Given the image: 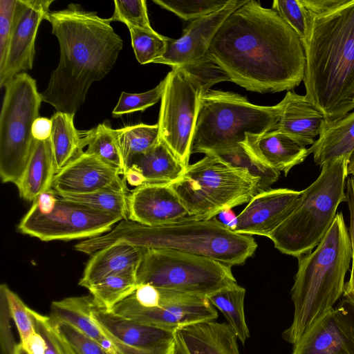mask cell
Listing matches in <instances>:
<instances>
[{"mask_svg": "<svg viewBox=\"0 0 354 354\" xmlns=\"http://www.w3.org/2000/svg\"><path fill=\"white\" fill-rule=\"evenodd\" d=\"M207 55L248 91H291L304 80L306 57L292 28L272 8L247 1L216 32Z\"/></svg>", "mask_w": 354, "mask_h": 354, "instance_id": "cell-1", "label": "cell"}, {"mask_svg": "<svg viewBox=\"0 0 354 354\" xmlns=\"http://www.w3.org/2000/svg\"><path fill=\"white\" fill-rule=\"evenodd\" d=\"M47 21L58 39L60 53L58 66L41 93L42 100L56 112L75 115L91 85L115 65L123 41L109 19L79 4L70 3L65 9L50 12Z\"/></svg>", "mask_w": 354, "mask_h": 354, "instance_id": "cell-2", "label": "cell"}, {"mask_svg": "<svg viewBox=\"0 0 354 354\" xmlns=\"http://www.w3.org/2000/svg\"><path fill=\"white\" fill-rule=\"evenodd\" d=\"M302 45L306 97L326 123L344 117L354 109V0L313 17Z\"/></svg>", "mask_w": 354, "mask_h": 354, "instance_id": "cell-3", "label": "cell"}, {"mask_svg": "<svg viewBox=\"0 0 354 354\" xmlns=\"http://www.w3.org/2000/svg\"><path fill=\"white\" fill-rule=\"evenodd\" d=\"M117 241L143 248H165L208 257L230 266L243 264L257 248L250 235L231 230L215 217L186 218L160 226L122 220L110 232L80 241L76 250L91 255Z\"/></svg>", "mask_w": 354, "mask_h": 354, "instance_id": "cell-4", "label": "cell"}, {"mask_svg": "<svg viewBox=\"0 0 354 354\" xmlns=\"http://www.w3.org/2000/svg\"><path fill=\"white\" fill-rule=\"evenodd\" d=\"M291 288L294 315L283 338L292 345L320 320L343 295L352 259L350 236L342 212L313 252L299 257Z\"/></svg>", "mask_w": 354, "mask_h": 354, "instance_id": "cell-5", "label": "cell"}, {"mask_svg": "<svg viewBox=\"0 0 354 354\" xmlns=\"http://www.w3.org/2000/svg\"><path fill=\"white\" fill-rule=\"evenodd\" d=\"M348 160L344 158L324 164L317 178L302 190L283 222L268 238L281 253L298 258L316 248L324 237L342 202L348 177Z\"/></svg>", "mask_w": 354, "mask_h": 354, "instance_id": "cell-6", "label": "cell"}, {"mask_svg": "<svg viewBox=\"0 0 354 354\" xmlns=\"http://www.w3.org/2000/svg\"><path fill=\"white\" fill-rule=\"evenodd\" d=\"M280 113L279 103L257 105L238 93L210 89L201 99L192 153L235 148L248 133L261 136L274 130Z\"/></svg>", "mask_w": 354, "mask_h": 354, "instance_id": "cell-7", "label": "cell"}, {"mask_svg": "<svg viewBox=\"0 0 354 354\" xmlns=\"http://www.w3.org/2000/svg\"><path fill=\"white\" fill-rule=\"evenodd\" d=\"M169 184L187 209L189 218L206 220L248 203L258 193L259 179L246 169L206 154L189 165L182 176Z\"/></svg>", "mask_w": 354, "mask_h": 354, "instance_id": "cell-8", "label": "cell"}, {"mask_svg": "<svg viewBox=\"0 0 354 354\" xmlns=\"http://www.w3.org/2000/svg\"><path fill=\"white\" fill-rule=\"evenodd\" d=\"M230 266L214 259L165 248H145L138 285L207 297L236 283Z\"/></svg>", "mask_w": 354, "mask_h": 354, "instance_id": "cell-9", "label": "cell"}, {"mask_svg": "<svg viewBox=\"0 0 354 354\" xmlns=\"http://www.w3.org/2000/svg\"><path fill=\"white\" fill-rule=\"evenodd\" d=\"M4 87L0 114V177L3 183L16 185L34 146L32 128L43 100L35 80L25 72Z\"/></svg>", "mask_w": 354, "mask_h": 354, "instance_id": "cell-10", "label": "cell"}, {"mask_svg": "<svg viewBox=\"0 0 354 354\" xmlns=\"http://www.w3.org/2000/svg\"><path fill=\"white\" fill-rule=\"evenodd\" d=\"M165 80L158 122L160 138L186 168L204 93L199 84L180 66L172 68Z\"/></svg>", "mask_w": 354, "mask_h": 354, "instance_id": "cell-11", "label": "cell"}, {"mask_svg": "<svg viewBox=\"0 0 354 354\" xmlns=\"http://www.w3.org/2000/svg\"><path fill=\"white\" fill-rule=\"evenodd\" d=\"M122 218L58 196L48 213L32 203L19 222L22 234L43 241L91 239L110 232Z\"/></svg>", "mask_w": 354, "mask_h": 354, "instance_id": "cell-12", "label": "cell"}, {"mask_svg": "<svg viewBox=\"0 0 354 354\" xmlns=\"http://www.w3.org/2000/svg\"><path fill=\"white\" fill-rule=\"evenodd\" d=\"M160 289V301L155 307L140 308L117 304L110 310L138 323L174 331L218 318L216 310L207 297Z\"/></svg>", "mask_w": 354, "mask_h": 354, "instance_id": "cell-13", "label": "cell"}, {"mask_svg": "<svg viewBox=\"0 0 354 354\" xmlns=\"http://www.w3.org/2000/svg\"><path fill=\"white\" fill-rule=\"evenodd\" d=\"M91 314L118 354H176L175 331L138 323L98 306Z\"/></svg>", "mask_w": 354, "mask_h": 354, "instance_id": "cell-14", "label": "cell"}, {"mask_svg": "<svg viewBox=\"0 0 354 354\" xmlns=\"http://www.w3.org/2000/svg\"><path fill=\"white\" fill-rule=\"evenodd\" d=\"M53 0H17L5 60L0 66V86L32 68L35 43L42 20H48Z\"/></svg>", "mask_w": 354, "mask_h": 354, "instance_id": "cell-15", "label": "cell"}, {"mask_svg": "<svg viewBox=\"0 0 354 354\" xmlns=\"http://www.w3.org/2000/svg\"><path fill=\"white\" fill-rule=\"evenodd\" d=\"M120 171L85 151L57 172L53 190L59 196L89 194L104 189L128 191Z\"/></svg>", "mask_w": 354, "mask_h": 354, "instance_id": "cell-16", "label": "cell"}, {"mask_svg": "<svg viewBox=\"0 0 354 354\" xmlns=\"http://www.w3.org/2000/svg\"><path fill=\"white\" fill-rule=\"evenodd\" d=\"M246 1L230 0L221 10L192 21L180 38L174 39L167 37L165 53L153 63L174 68L204 57L207 54L210 44L223 22Z\"/></svg>", "mask_w": 354, "mask_h": 354, "instance_id": "cell-17", "label": "cell"}, {"mask_svg": "<svg viewBox=\"0 0 354 354\" xmlns=\"http://www.w3.org/2000/svg\"><path fill=\"white\" fill-rule=\"evenodd\" d=\"M302 191L268 189L257 193L239 215L234 232L268 237L295 208Z\"/></svg>", "mask_w": 354, "mask_h": 354, "instance_id": "cell-18", "label": "cell"}, {"mask_svg": "<svg viewBox=\"0 0 354 354\" xmlns=\"http://www.w3.org/2000/svg\"><path fill=\"white\" fill-rule=\"evenodd\" d=\"M189 217V213L169 183H145L129 195V218L148 226L173 223Z\"/></svg>", "mask_w": 354, "mask_h": 354, "instance_id": "cell-19", "label": "cell"}, {"mask_svg": "<svg viewBox=\"0 0 354 354\" xmlns=\"http://www.w3.org/2000/svg\"><path fill=\"white\" fill-rule=\"evenodd\" d=\"M237 337L227 323L203 322L176 330V354H241Z\"/></svg>", "mask_w": 354, "mask_h": 354, "instance_id": "cell-20", "label": "cell"}, {"mask_svg": "<svg viewBox=\"0 0 354 354\" xmlns=\"http://www.w3.org/2000/svg\"><path fill=\"white\" fill-rule=\"evenodd\" d=\"M241 144L261 163L285 176L310 154L306 146L277 130L261 136L248 133Z\"/></svg>", "mask_w": 354, "mask_h": 354, "instance_id": "cell-21", "label": "cell"}, {"mask_svg": "<svg viewBox=\"0 0 354 354\" xmlns=\"http://www.w3.org/2000/svg\"><path fill=\"white\" fill-rule=\"evenodd\" d=\"M281 113L274 130L282 132L300 144L313 145L326 122L325 117L304 95L287 91L279 102Z\"/></svg>", "mask_w": 354, "mask_h": 354, "instance_id": "cell-22", "label": "cell"}, {"mask_svg": "<svg viewBox=\"0 0 354 354\" xmlns=\"http://www.w3.org/2000/svg\"><path fill=\"white\" fill-rule=\"evenodd\" d=\"M145 248L124 241H115L91 254L79 285L88 288L115 274H136Z\"/></svg>", "mask_w": 354, "mask_h": 354, "instance_id": "cell-23", "label": "cell"}, {"mask_svg": "<svg viewBox=\"0 0 354 354\" xmlns=\"http://www.w3.org/2000/svg\"><path fill=\"white\" fill-rule=\"evenodd\" d=\"M291 354H354V338L333 308L293 345Z\"/></svg>", "mask_w": 354, "mask_h": 354, "instance_id": "cell-24", "label": "cell"}, {"mask_svg": "<svg viewBox=\"0 0 354 354\" xmlns=\"http://www.w3.org/2000/svg\"><path fill=\"white\" fill-rule=\"evenodd\" d=\"M56 174L50 138L35 140L24 171L15 185L20 197L33 202L40 194L53 189Z\"/></svg>", "mask_w": 354, "mask_h": 354, "instance_id": "cell-25", "label": "cell"}, {"mask_svg": "<svg viewBox=\"0 0 354 354\" xmlns=\"http://www.w3.org/2000/svg\"><path fill=\"white\" fill-rule=\"evenodd\" d=\"M308 151L313 154L315 165L320 167L340 158L348 160L354 151V111L338 120L325 122Z\"/></svg>", "mask_w": 354, "mask_h": 354, "instance_id": "cell-26", "label": "cell"}, {"mask_svg": "<svg viewBox=\"0 0 354 354\" xmlns=\"http://www.w3.org/2000/svg\"><path fill=\"white\" fill-rule=\"evenodd\" d=\"M128 168L139 173L143 184L171 183L186 169L161 140L149 150L132 157Z\"/></svg>", "mask_w": 354, "mask_h": 354, "instance_id": "cell-27", "label": "cell"}, {"mask_svg": "<svg viewBox=\"0 0 354 354\" xmlns=\"http://www.w3.org/2000/svg\"><path fill=\"white\" fill-rule=\"evenodd\" d=\"M91 295L53 301L50 317L73 325L100 344L109 354H118L111 342L93 320L91 314Z\"/></svg>", "mask_w": 354, "mask_h": 354, "instance_id": "cell-28", "label": "cell"}, {"mask_svg": "<svg viewBox=\"0 0 354 354\" xmlns=\"http://www.w3.org/2000/svg\"><path fill=\"white\" fill-rule=\"evenodd\" d=\"M74 115L55 112L50 118V142L57 172L84 153L82 133L74 125Z\"/></svg>", "mask_w": 354, "mask_h": 354, "instance_id": "cell-29", "label": "cell"}, {"mask_svg": "<svg viewBox=\"0 0 354 354\" xmlns=\"http://www.w3.org/2000/svg\"><path fill=\"white\" fill-rule=\"evenodd\" d=\"M245 291L235 283L207 297L210 304L223 313L227 324L243 344L250 337L244 313Z\"/></svg>", "mask_w": 354, "mask_h": 354, "instance_id": "cell-30", "label": "cell"}, {"mask_svg": "<svg viewBox=\"0 0 354 354\" xmlns=\"http://www.w3.org/2000/svg\"><path fill=\"white\" fill-rule=\"evenodd\" d=\"M84 147L88 146L86 153L95 155L107 163L118 168L122 176L126 171L122 156L118 130L113 129L106 123L81 131Z\"/></svg>", "mask_w": 354, "mask_h": 354, "instance_id": "cell-31", "label": "cell"}, {"mask_svg": "<svg viewBox=\"0 0 354 354\" xmlns=\"http://www.w3.org/2000/svg\"><path fill=\"white\" fill-rule=\"evenodd\" d=\"M137 286L136 274L124 273L107 277L88 289L98 306L110 310Z\"/></svg>", "mask_w": 354, "mask_h": 354, "instance_id": "cell-32", "label": "cell"}, {"mask_svg": "<svg viewBox=\"0 0 354 354\" xmlns=\"http://www.w3.org/2000/svg\"><path fill=\"white\" fill-rule=\"evenodd\" d=\"M118 130V138L126 170L134 156L144 153L160 140L158 124H138Z\"/></svg>", "mask_w": 354, "mask_h": 354, "instance_id": "cell-33", "label": "cell"}, {"mask_svg": "<svg viewBox=\"0 0 354 354\" xmlns=\"http://www.w3.org/2000/svg\"><path fill=\"white\" fill-rule=\"evenodd\" d=\"M209 154L231 166L248 170L259 179L258 192L269 189L280 176V172L261 163L241 144L229 150Z\"/></svg>", "mask_w": 354, "mask_h": 354, "instance_id": "cell-34", "label": "cell"}, {"mask_svg": "<svg viewBox=\"0 0 354 354\" xmlns=\"http://www.w3.org/2000/svg\"><path fill=\"white\" fill-rule=\"evenodd\" d=\"M129 193V191L104 189L89 194L61 197L109 214L120 216L122 220H128Z\"/></svg>", "mask_w": 354, "mask_h": 354, "instance_id": "cell-35", "label": "cell"}, {"mask_svg": "<svg viewBox=\"0 0 354 354\" xmlns=\"http://www.w3.org/2000/svg\"><path fill=\"white\" fill-rule=\"evenodd\" d=\"M131 45L138 62L153 63L163 55L167 48V37L154 31L129 27Z\"/></svg>", "mask_w": 354, "mask_h": 354, "instance_id": "cell-36", "label": "cell"}, {"mask_svg": "<svg viewBox=\"0 0 354 354\" xmlns=\"http://www.w3.org/2000/svg\"><path fill=\"white\" fill-rule=\"evenodd\" d=\"M185 21H194L225 7L230 0H153Z\"/></svg>", "mask_w": 354, "mask_h": 354, "instance_id": "cell-37", "label": "cell"}, {"mask_svg": "<svg viewBox=\"0 0 354 354\" xmlns=\"http://www.w3.org/2000/svg\"><path fill=\"white\" fill-rule=\"evenodd\" d=\"M0 295L1 299L6 303L17 326L21 343L25 346L35 333L34 324L28 312V307L6 284L1 285Z\"/></svg>", "mask_w": 354, "mask_h": 354, "instance_id": "cell-38", "label": "cell"}, {"mask_svg": "<svg viewBox=\"0 0 354 354\" xmlns=\"http://www.w3.org/2000/svg\"><path fill=\"white\" fill-rule=\"evenodd\" d=\"M272 9L292 28L303 44L307 39L312 18L301 0H274Z\"/></svg>", "mask_w": 354, "mask_h": 354, "instance_id": "cell-39", "label": "cell"}, {"mask_svg": "<svg viewBox=\"0 0 354 354\" xmlns=\"http://www.w3.org/2000/svg\"><path fill=\"white\" fill-rule=\"evenodd\" d=\"M111 21H120L129 27L154 31L150 25L146 1L125 0L114 1V12L109 18Z\"/></svg>", "mask_w": 354, "mask_h": 354, "instance_id": "cell-40", "label": "cell"}, {"mask_svg": "<svg viewBox=\"0 0 354 354\" xmlns=\"http://www.w3.org/2000/svg\"><path fill=\"white\" fill-rule=\"evenodd\" d=\"M180 67L199 84L203 93L217 83L231 82L228 75L207 54Z\"/></svg>", "mask_w": 354, "mask_h": 354, "instance_id": "cell-41", "label": "cell"}, {"mask_svg": "<svg viewBox=\"0 0 354 354\" xmlns=\"http://www.w3.org/2000/svg\"><path fill=\"white\" fill-rule=\"evenodd\" d=\"M165 85V78L153 88L140 93L122 92L118 102L112 111L113 117L143 111L161 100Z\"/></svg>", "mask_w": 354, "mask_h": 354, "instance_id": "cell-42", "label": "cell"}, {"mask_svg": "<svg viewBox=\"0 0 354 354\" xmlns=\"http://www.w3.org/2000/svg\"><path fill=\"white\" fill-rule=\"evenodd\" d=\"M35 332L45 342L44 354H75L57 331L53 319L28 308Z\"/></svg>", "mask_w": 354, "mask_h": 354, "instance_id": "cell-43", "label": "cell"}, {"mask_svg": "<svg viewBox=\"0 0 354 354\" xmlns=\"http://www.w3.org/2000/svg\"><path fill=\"white\" fill-rule=\"evenodd\" d=\"M53 320L57 331L75 354H109L100 344L73 325Z\"/></svg>", "mask_w": 354, "mask_h": 354, "instance_id": "cell-44", "label": "cell"}, {"mask_svg": "<svg viewBox=\"0 0 354 354\" xmlns=\"http://www.w3.org/2000/svg\"><path fill=\"white\" fill-rule=\"evenodd\" d=\"M17 0H0V66L5 60Z\"/></svg>", "mask_w": 354, "mask_h": 354, "instance_id": "cell-45", "label": "cell"}, {"mask_svg": "<svg viewBox=\"0 0 354 354\" xmlns=\"http://www.w3.org/2000/svg\"><path fill=\"white\" fill-rule=\"evenodd\" d=\"M346 196L350 212L349 236L352 250V268L350 279L344 284L343 296L354 301V180L351 177L347 179Z\"/></svg>", "mask_w": 354, "mask_h": 354, "instance_id": "cell-46", "label": "cell"}, {"mask_svg": "<svg viewBox=\"0 0 354 354\" xmlns=\"http://www.w3.org/2000/svg\"><path fill=\"white\" fill-rule=\"evenodd\" d=\"M311 18L326 15L344 4L347 0H301Z\"/></svg>", "mask_w": 354, "mask_h": 354, "instance_id": "cell-47", "label": "cell"}, {"mask_svg": "<svg viewBox=\"0 0 354 354\" xmlns=\"http://www.w3.org/2000/svg\"><path fill=\"white\" fill-rule=\"evenodd\" d=\"M348 330L354 338V301L344 298L336 308Z\"/></svg>", "mask_w": 354, "mask_h": 354, "instance_id": "cell-48", "label": "cell"}, {"mask_svg": "<svg viewBox=\"0 0 354 354\" xmlns=\"http://www.w3.org/2000/svg\"><path fill=\"white\" fill-rule=\"evenodd\" d=\"M52 131V122L47 118L39 117L37 118L32 128V133L35 140H46L50 138Z\"/></svg>", "mask_w": 354, "mask_h": 354, "instance_id": "cell-49", "label": "cell"}, {"mask_svg": "<svg viewBox=\"0 0 354 354\" xmlns=\"http://www.w3.org/2000/svg\"><path fill=\"white\" fill-rule=\"evenodd\" d=\"M58 196L53 190L40 194L33 202L39 211L44 213L50 212L55 207Z\"/></svg>", "mask_w": 354, "mask_h": 354, "instance_id": "cell-50", "label": "cell"}, {"mask_svg": "<svg viewBox=\"0 0 354 354\" xmlns=\"http://www.w3.org/2000/svg\"><path fill=\"white\" fill-rule=\"evenodd\" d=\"M217 216H218V221L229 227L231 230H234L236 225L237 216L234 214L232 209H225L220 212Z\"/></svg>", "mask_w": 354, "mask_h": 354, "instance_id": "cell-51", "label": "cell"}, {"mask_svg": "<svg viewBox=\"0 0 354 354\" xmlns=\"http://www.w3.org/2000/svg\"><path fill=\"white\" fill-rule=\"evenodd\" d=\"M12 354H32L21 342L15 344Z\"/></svg>", "mask_w": 354, "mask_h": 354, "instance_id": "cell-52", "label": "cell"}, {"mask_svg": "<svg viewBox=\"0 0 354 354\" xmlns=\"http://www.w3.org/2000/svg\"><path fill=\"white\" fill-rule=\"evenodd\" d=\"M348 175H351V178L354 180V151L351 154L347 166Z\"/></svg>", "mask_w": 354, "mask_h": 354, "instance_id": "cell-53", "label": "cell"}, {"mask_svg": "<svg viewBox=\"0 0 354 354\" xmlns=\"http://www.w3.org/2000/svg\"><path fill=\"white\" fill-rule=\"evenodd\" d=\"M353 101H354V96H353Z\"/></svg>", "mask_w": 354, "mask_h": 354, "instance_id": "cell-54", "label": "cell"}]
</instances>
